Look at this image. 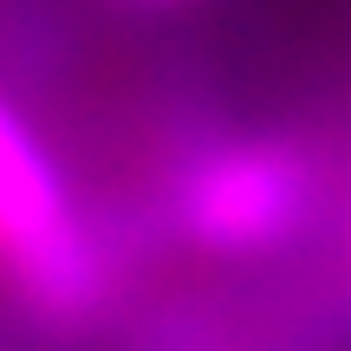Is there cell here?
I'll list each match as a JSON object with an SVG mask.
<instances>
[{
	"label": "cell",
	"mask_w": 351,
	"mask_h": 351,
	"mask_svg": "<svg viewBox=\"0 0 351 351\" xmlns=\"http://www.w3.org/2000/svg\"><path fill=\"white\" fill-rule=\"evenodd\" d=\"M313 221V169L287 143H221L176 182V228L208 254H267Z\"/></svg>",
	"instance_id": "cell-2"
},
{
	"label": "cell",
	"mask_w": 351,
	"mask_h": 351,
	"mask_svg": "<svg viewBox=\"0 0 351 351\" xmlns=\"http://www.w3.org/2000/svg\"><path fill=\"white\" fill-rule=\"evenodd\" d=\"M169 7H176V0H169Z\"/></svg>",
	"instance_id": "cell-3"
},
{
	"label": "cell",
	"mask_w": 351,
	"mask_h": 351,
	"mask_svg": "<svg viewBox=\"0 0 351 351\" xmlns=\"http://www.w3.org/2000/svg\"><path fill=\"white\" fill-rule=\"evenodd\" d=\"M0 267L39 319H78L104 293V254L52 150L0 91Z\"/></svg>",
	"instance_id": "cell-1"
}]
</instances>
